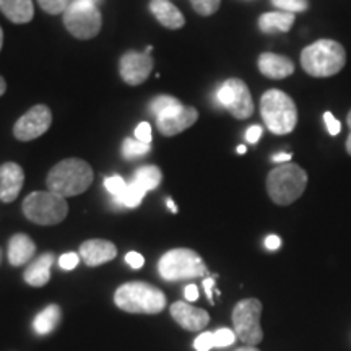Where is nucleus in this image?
I'll return each instance as SVG.
<instances>
[{
  "mask_svg": "<svg viewBox=\"0 0 351 351\" xmlns=\"http://www.w3.org/2000/svg\"><path fill=\"white\" fill-rule=\"evenodd\" d=\"M280 245H282V239H280L278 236H275V234L267 236V239H265V247L269 249V251H276V249H278Z\"/></svg>",
  "mask_w": 351,
  "mask_h": 351,
  "instance_id": "obj_40",
  "label": "nucleus"
},
{
  "mask_svg": "<svg viewBox=\"0 0 351 351\" xmlns=\"http://www.w3.org/2000/svg\"><path fill=\"white\" fill-rule=\"evenodd\" d=\"M184 296L189 302H194L199 300V289H197L195 285H187L186 289H184Z\"/></svg>",
  "mask_w": 351,
  "mask_h": 351,
  "instance_id": "obj_39",
  "label": "nucleus"
},
{
  "mask_svg": "<svg viewBox=\"0 0 351 351\" xmlns=\"http://www.w3.org/2000/svg\"><path fill=\"white\" fill-rule=\"evenodd\" d=\"M166 205H168V208L171 210V212H173V213H178V207H176V205H174L173 199H166Z\"/></svg>",
  "mask_w": 351,
  "mask_h": 351,
  "instance_id": "obj_46",
  "label": "nucleus"
},
{
  "mask_svg": "<svg viewBox=\"0 0 351 351\" xmlns=\"http://www.w3.org/2000/svg\"><path fill=\"white\" fill-rule=\"evenodd\" d=\"M295 25V13L288 12H267L258 19V29L265 34L288 33Z\"/></svg>",
  "mask_w": 351,
  "mask_h": 351,
  "instance_id": "obj_21",
  "label": "nucleus"
},
{
  "mask_svg": "<svg viewBox=\"0 0 351 351\" xmlns=\"http://www.w3.org/2000/svg\"><path fill=\"white\" fill-rule=\"evenodd\" d=\"M145 194H147V191L140 187L135 181H132L127 184V189L119 197H114V202H116L117 205H122V207L135 208L142 204Z\"/></svg>",
  "mask_w": 351,
  "mask_h": 351,
  "instance_id": "obj_25",
  "label": "nucleus"
},
{
  "mask_svg": "<svg viewBox=\"0 0 351 351\" xmlns=\"http://www.w3.org/2000/svg\"><path fill=\"white\" fill-rule=\"evenodd\" d=\"M36 252V244L29 236L19 232L13 234L10 241H8V262L13 267H21L26 262H29Z\"/></svg>",
  "mask_w": 351,
  "mask_h": 351,
  "instance_id": "obj_18",
  "label": "nucleus"
},
{
  "mask_svg": "<svg viewBox=\"0 0 351 351\" xmlns=\"http://www.w3.org/2000/svg\"><path fill=\"white\" fill-rule=\"evenodd\" d=\"M276 8H280V12H288V13H301L306 12L309 7L307 0H270Z\"/></svg>",
  "mask_w": 351,
  "mask_h": 351,
  "instance_id": "obj_27",
  "label": "nucleus"
},
{
  "mask_svg": "<svg viewBox=\"0 0 351 351\" xmlns=\"http://www.w3.org/2000/svg\"><path fill=\"white\" fill-rule=\"evenodd\" d=\"M93 169L80 158L60 161L47 173V189L60 197L80 195L93 184Z\"/></svg>",
  "mask_w": 351,
  "mask_h": 351,
  "instance_id": "obj_2",
  "label": "nucleus"
},
{
  "mask_svg": "<svg viewBox=\"0 0 351 351\" xmlns=\"http://www.w3.org/2000/svg\"><path fill=\"white\" fill-rule=\"evenodd\" d=\"M226 83L231 88V101L226 109L234 119H249L254 114V101L247 85L241 78H230Z\"/></svg>",
  "mask_w": 351,
  "mask_h": 351,
  "instance_id": "obj_13",
  "label": "nucleus"
},
{
  "mask_svg": "<svg viewBox=\"0 0 351 351\" xmlns=\"http://www.w3.org/2000/svg\"><path fill=\"white\" fill-rule=\"evenodd\" d=\"M125 262L129 263L132 269L138 270V269H142V267H143L145 258H143L142 254H138V252H129L125 256Z\"/></svg>",
  "mask_w": 351,
  "mask_h": 351,
  "instance_id": "obj_37",
  "label": "nucleus"
},
{
  "mask_svg": "<svg viewBox=\"0 0 351 351\" xmlns=\"http://www.w3.org/2000/svg\"><path fill=\"white\" fill-rule=\"evenodd\" d=\"M161 178H163L161 169L156 168V166H153V165H148V166H142V168L137 169L134 181L148 192V191H153V189H156L158 186H160Z\"/></svg>",
  "mask_w": 351,
  "mask_h": 351,
  "instance_id": "obj_24",
  "label": "nucleus"
},
{
  "mask_svg": "<svg viewBox=\"0 0 351 351\" xmlns=\"http://www.w3.org/2000/svg\"><path fill=\"white\" fill-rule=\"evenodd\" d=\"M78 262H80V257L75 252H67L59 258L60 269L64 270H73L78 265Z\"/></svg>",
  "mask_w": 351,
  "mask_h": 351,
  "instance_id": "obj_36",
  "label": "nucleus"
},
{
  "mask_svg": "<svg viewBox=\"0 0 351 351\" xmlns=\"http://www.w3.org/2000/svg\"><path fill=\"white\" fill-rule=\"evenodd\" d=\"M179 103H181V101H179L178 98H174V96L161 95V96H156V98L152 101L150 111L158 117L161 112H165L166 109L173 108V106H176V104H179Z\"/></svg>",
  "mask_w": 351,
  "mask_h": 351,
  "instance_id": "obj_28",
  "label": "nucleus"
},
{
  "mask_svg": "<svg viewBox=\"0 0 351 351\" xmlns=\"http://www.w3.org/2000/svg\"><path fill=\"white\" fill-rule=\"evenodd\" d=\"M150 148L152 145L138 142L137 138H125L122 153H124V158H127V160H137V158L147 155Z\"/></svg>",
  "mask_w": 351,
  "mask_h": 351,
  "instance_id": "obj_26",
  "label": "nucleus"
},
{
  "mask_svg": "<svg viewBox=\"0 0 351 351\" xmlns=\"http://www.w3.org/2000/svg\"><path fill=\"white\" fill-rule=\"evenodd\" d=\"M346 122H348V129H350V134H348V138H346V143H345V147H346V153H348V155L351 156V109H350L348 116H346Z\"/></svg>",
  "mask_w": 351,
  "mask_h": 351,
  "instance_id": "obj_43",
  "label": "nucleus"
},
{
  "mask_svg": "<svg viewBox=\"0 0 351 351\" xmlns=\"http://www.w3.org/2000/svg\"><path fill=\"white\" fill-rule=\"evenodd\" d=\"M257 67L262 75L271 80H283L295 73V62L289 57L275 54V52H263L258 56Z\"/></svg>",
  "mask_w": 351,
  "mask_h": 351,
  "instance_id": "obj_16",
  "label": "nucleus"
},
{
  "mask_svg": "<svg viewBox=\"0 0 351 351\" xmlns=\"http://www.w3.org/2000/svg\"><path fill=\"white\" fill-rule=\"evenodd\" d=\"M114 302L130 314H160L166 307V296L160 288L143 282H130L116 289Z\"/></svg>",
  "mask_w": 351,
  "mask_h": 351,
  "instance_id": "obj_3",
  "label": "nucleus"
},
{
  "mask_svg": "<svg viewBox=\"0 0 351 351\" xmlns=\"http://www.w3.org/2000/svg\"><path fill=\"white\" fill-rule=\"evenodd\" d=\"M80 256L88 267H98L116 258L117 249L111 241L90 239L80 245Z\"/></svg>",
  "mask_w": 351,
  "mask_h": 351,
  "instance_id": "obj_17",
  "label": "nucleus"
},
{
  "mask_svg": "<svg viewBox=\"0 0 351 351\" xmlns=\"http://www.w3.org/2000/svg\"><path fill=\"white\" fill-rule=\"evenodd\" d=\"M171 315L176 322L189 332H199L210 322L207 311L191 306L189 302L178 301L171 306Z\"/></svg>",
  "mask_w": 351,
  "mask_h": 351,
  "instance_id": "obj_15",
  "label": "nucleus"
},
{
  "mask_svg": "<svg viewBox=\"0 0 351 351\" xmlns=\"http://www.w3.org/2000/svg\"><path fill=\"white\" fill-rule=\"evenodd\" d=\"M261 315L262 302L256 298L239 301L232 309L234 333L245 346H257L263 340Z\"/></svg>",
  "mask_w": 351,
  "mask_h": 351,
  "instance_id": "obj_8",
  "label": "nucleus"
},
{
  "mask_svg": "<svg viewBox=\"0 0 351 351\" xmlns=\"http://www.w3.org/2000/svg\"><path fill=\"white\" fill-rule=\"evenodd\" d=\"M307 173L301 166L283 163L275 166L267 176V192L276 205H291L304 194Z\"/></svg>",
  "mask_w": 351,
  "mask_h": 351,
  "instance_id": "obj_4",
  "label": "nucleus"
},
{
  "mask_svg": "<svg viewBox=\"0 0 351 351\" xmlns=\"http://www.w3.org/2000/svg\"><path fill=\"white\" fill-rule=\"evenodd\" d=\"M324 122H326L328 134L333 135V137H335V135H339V134H340V130H341V124H340V121L337 119V117L333 116V114H332L330 111L324 112Z\"/></svg>",
  "mask_w": 351,
  "mask_h": 351,
  "instance_id": "obj_35",
  "label": "nucleus"
},
{
  "mask_svg": "<svg viewBox=\"0 0 351 351\" xmlns=\"http://www.w3.org/2000/svg\"><path fill=\"white\" fill-rule=\"evenodd\" d=\"M135 138H137L138 142L152 145V138H153L152 125L148 124V122H142V124H138L137 129H135Z\"/></svg>",
  "mask_w": 351,
  "mask_h": 351,
  "instance_id": "obj_34",
  "label": "nucleus"
},
{
  "mask_svg": "<svg viewBox=\"0 0 351 351\" xmlns=\"http://www.w3.org/2000/svg\"><path fill=\"white\" fill-rule=\"evenodd\" d=\"M158 271L166 282H181V280L204 278L208 269L202 257L192 249H173L166 252L158 262Z\"/></svg>",
  "mask_w": 351,
  "mask_h": 351,
  "instance_id": "obj_6",
  "label": "nucleus"
},
{
  "mask_svg": "<svg viewBox=\"0 0 351 351\" xmlns=\"http://www.w3.org/2000/svg\"><path fill=\"white\" fill-rule=\"evenodd\" d=\"M153 70V59L145 52L129 51L121 57L119 62V72L122 80L127 85L137 86L150 77Z\"/></svg>",
  "mask_w": 351,
  "mask_h": 351,
  "instance_id": "obj_12",
  "label": "nucleus"
},
{
  "mask_svg": "<svg viewBox=\"0 0 351 351\" xmlns=\"http://www.w3.org/2000/svg\"><path fill=\"white\" fill-rule=\"evenodd\" d=\"M262 137V127L261 125H251L245 132V140L251 145H256Z\"/></svg>",
  "mask_w": 351,
  "mask_h": 351,
  "instance_id": "obj_38",
  "label": "nucleus"
},
{
  "mask_svg": "<svg viewBox=\"0 0 351 351\" xmlns=\"http://www.w3.org/2000/svg\"><path fill=\"white\" fill-rule=\"evenodd\" d=\"M194 346L197 351H210L215 348V335L213 332H204L197 337L194 341Z\"/></svg>",
  "mask_w": 351,
  "mask_h": 351,
  "instance_id": "obj_33",
  "label": "nucleus"
},
{
  "mask_svg": "<svg viewBox=\"0 0 351 351\" xmlns=\"http://www.w3.org/2000/svg\"><path fill=\"white\" fill-rule=\"evenodd\" d=\"M197 119H199V112L195 108L184 106L182 103H179L161 112L156 117V125L160 134H163L165 137H174L194 125Z\"/></svg>",
  "mask_w": 351,
  "mask_h": 351,
  "instance_id": "obj_11",
  "label": "nucleus"
},
{
  "mask_svg": "<svg viewBox=\"0 0 351 351\" xmlns=\"http://www.w3.org/2000/svg\"><path fill=\"white\" fill-rule=\"evenodd\" d=\"M271 161L276 165L289 163L291 161V153H276V155L271 156Z\"/></svg>",
  "mask_w": 351,
  "mask_h": 351,
  "instance_id": "obj_42",
  "label": "nucleus"
},
{
  "mask_svg": "<svg viewBox=\"0 0 351 351\" xmlns=\"http://www.w3.org/2000/svg\"><path fill=\"white\" fill-rule=\"evenodd\" d=\"M5 91H7V82H5V78L0 75V96L5 93Z\"/></svg>",
  "mask_w": 351,
  "mask_h": 351,
  "instance_id": "obj_45",
  "label": "nucleus"
},
{
  "mask_svg": "<svg viewBox=\"0 0 351 351\" xmlns=\"http://www.w3.org/2000/svg\"><path fill=\"white\" fill-rule=\"evenodd\" d=\"M54 262V256L52 254H43L41 257L36 258L28 269L25 270V282L29 287H44L51 280V267Z\"/></svg>",
  "mask_w": 351,
  "mask_h": 351,
  "instance_id": "obj_22",
  "label": "nucleus"
},
{
  "mask_svg": "<svg viewBox=\"0 0 351 351\" xmlns=\"http://www.w3.org/2000/svg\"><path fill=\"white\" fill-rule=\"evenodd\" d=\"M236 351H261V350H257L256 346H243V348H239Z\"/></svg>",
  "mask_w": 351,
  "mask_h": 351,
  "instance_id": "obj_47",
  "label": "nucleus"
},
{
  "mask_svg": "<svg viewBox=\"0 0 351 351\" xmlns=\"http://www.w3.org/2000/svg\"><path fill=\"white\" fill-rule=\"evenodd\" d=\"M150 10L165 28L179 29L186 25V19H184L181 10L168 0H152Z\"/></svg>",
  "mask_w": 351,
  "mask_h": 351,
  "instance_id": "obj_19",
  "label": "nucleus"
},
{
  "mask_svg": "<svg viewBox=\"0 0 351 351\" xmlns=\"http://www.w3.org/2000/svg\"><path fill=\"white\" fill-rule=\"evenodd\" d=\"M25 184V173L20 165L8 163L0 165V200L10 204L19 197Z\"/></svg>",
  "mask_w": 351,
  "mask_h": 351,
  "instance_id": "obj_14",
  "label": "nucleus"
},
{
  "mask_svg": "<svg viewBox=\"0 0 351 351\" xmlns=\"http://www.w3.org/2000/svg\"><path fill=\"white\" fill-rule=\"evenodd\" d=\"M245 152H247V148H245L244 145H239V147H238V153H239V155H244Z\"/></svg>",
  "mask_w": 351,
  "mask_h": 351,
  "instance_id": "obj_48",
  "label": "nucleus"
},
{
  "mask_svg": "<svg viewBox=\"0 0 351 351\" xmlns=\"http://www.w3.org/2000/svg\"><path fill=\"white\" fill-rule=\"evenodd\" d=\"M0 262H2V251H0Z\"/></svg>",
  "mask_w": 351,
  "mask_h": 351,
  "instance_id": "obj_50",
  "label": "nucleus"
},
{
  "mask_svg": "<svg viewBox=\"0 0 351 351\" xmlns=\"http://www.w3.org/2000/svg\"><path fill=\"white\" fill-rule=\"evenodd\" d=\"M60 317H62V314H60L59 306L56 304L47 306L46 309H43L41 313L34 317L33 330L36 332L38 335H47V333H51L57 327Z\"/></svg>",
  "mask_w": 351,
  "mask_h": 351,
  "instance_id": "obj_23",
  "label": "nucleus"
},
{
  "mask_svg": "<svg viewBox=\"0 0 351 351\" xmlns=\"http://www.w3.org/2000/svg\"><path fill=\"white\" fill-rule=\"evenodd\" d=\"M194 10L202 16H210L218 12L221 0H191Z\"/></svg>",
  "mask_w": 351,
  "mask_h": 351,
  "instance_id": "obj_29",
  "label": "nucleus"
},
{
  "mask_svg": "<svg viewBox=\"0 0 351 351\" xmlns=\"http://www.w3.org/2000/svg\"><path fill=\"white\" fill-rule=\"evenodd\" d=\"M64 25L67 32L77 39H93L103 26V16L98 7L72 2L64 12Z\"/></svg>",
  "mask_w": 351,
  "mask_h": 351,
  "instance_id": "obj_9",
  "label": "nucleus"
},
{
  "mask_svg": "<svg viewBox=\"0 0 351 351\" xmlns=\"http://www.w3.org/2000/svg\"><path fill=\"white\" fill-rule=\"evenodd\" d=\"M215 287V276H208V278L204 280V289L207 293L208 301L213 304V295H212V288Z\"/></svg>",
  "mask_w": 351,
  "mask_h": 351,
  "instance_id": "obj_41",
  "label": "nucleus"
},
{
  "mask_svg": "<svg viewBox=\"0 0 351 351\" xmlns=\"http://www.w3.org/2000/svg\"><path fill=\"white\" fill-rule=\"evenodd\" d=\"M72 2H78V3H86V5H93L98 7L103 0H72Z\"/></svg>",
  "mask_w": 351,
  "mask_h": 351,
  "instance_id": "obj_44",
  "label": "nucleus"
},
{
  "mask_svg": "<svg viewBox=\"0 0 351 351\" xmlns=\"http://www.w3.org/2000/svg\"><path fill=\"white\" fill-rule=\"evenodd\" d=\"M261 116L275 135H287L298 124V108L291 96L282 90H269L261 98Z\"/></svg>",
  "mask_w": 351,
  "mask_h": 351,
  "instance_id": "obj_5",
  "label": "nucleus"
},
{
  "mask_svg": "<svg viewBox=\"0 0 351 351\" xmlns=\"http://www.w3.org/2000/svg\"><path fill=\"white\" fill-rule=\"evenodd\" d=\"M2 46H3V29L2 26H0V51H2Z\"/></svg>",
  "mask_w": 351,
  "mask_h": 351,
  "instance_id": "obj_49",
  "label": "nucleus"
},
{
  "mask_svg": "<svg viewBox=\"0 0 351 351\" xmlns=\"http://www.w3.org/2000/svg\"><path fill=\"white\" fill-rule=\"evenodd\" d=\"M215 335V346H218V348H223V346H230L236 341V333L230 330V328H219V330L213 332Z\"/></svg>",
  "mask_w": 351,
  "mask_h": 351,
  "instance_id": "obj_32",
  "label": "nucleus"
},
{
  "mask_svg": "<svg viewBox=\"0 0 351 351\" xmlns=\"http://www.w3.org/2000/svg\"><path fill=\"white\" fill-rule=\"evenodd\" d=\"M38 3L49 15H59V13H64L67 10L72 2L70 0H38Z\"/></svg>",
  "mask_w": 351,
  "mask_h": 351,
  "instance_id": "obj_30",
  "label": "nucleus"
},
{
  "mask_svg": "<svg viewBox=\"0 0 351 351\" xmlns=\"http://www.w3.org/2000/svg\"><path fill=\"white\" fill-rule=\"evenodd\" d=\"M0 12L15 25L29 23L34 16L33 0H0Z\"/></svg>",
  "mask_w": 351,
  "mask_h": 351,
  "instance_id": "obj_20",
  "label": "nucleus"
},
{
  "mask_svg": "<svg viewBox=\"0 0 351 351\" xmlns=\"http://www.w3.org/2000/svg\"><path fill=\"white\" fill-rule=\"evenodd\" d=\"M346 64L345 47L333 39H319L301 52V67L307 75L328 78L341 72Z\"/></svg>",
  "mask_w": 351,
  "mask_h": 351,
  "instance_id": "obj_1",
  "label": "nucleus"
},
{
  "mask_svg": "<svg viewBox=\"0 0 351 351\" xmlns=\"http://www.w3.org/2000/svg\"><path fill=\"white\" fill-rule=\"evenodd\" d=\"M52 124V112L46 104H36L29 111H26L23 116L13 125V135L20 142H29L41 137L49 130Z\"/></svg>",
  "mask_w": 351,
  "mask_h": 351,
  "instance_id": "obj_10",
  "label": "nucleus"
},
{
  "mask_svg": "<svg viewBox=\"0 0 351 351\" xmlns=\"http://www.w3.org/2000/svg\"><path fill=\"white\" fill-rule=\"evenodd\" d=\"M127 184L129 182H125L121 176H111V178H108L104 181V187H106V191L112 197H119L127 189Z\"/></svg>",
  "mask_w": 351,
  "mask_h": 351,
  "instance_id": "obj_31",
  "label": "nucleus"
},
{
  "mask_svg": "<svg viewBox=\"0 0 351 351\" xmlns=\"http://www.w3.org/2000/svg\"><path fill=\"white\" fill-rule=\"evenodd\" d=\"M23 213L29 221L41 226L59 225L69 213V205L64 197L54 192H33L23 200Z\"/></svg>",
  "mask_w": 351,
  "mask_h": 351,
  "instance_id": "obj_7",
  "label": "nucleus"
},
{
  "mask_svg": "<svg viewBox=\"0 0 351 351\" xmlns=\"http://www.w3.org/2000/svg\"><path fill=\"white\" fill-rule=\"evenodd\" d=\"M247 2H251V0H247Z\"/></svg>",
  "mask_w": 351,
  "mask_h": 351,
  "instance_id": "obj_51",
  "label": "nucleus"
}]
</instances>
